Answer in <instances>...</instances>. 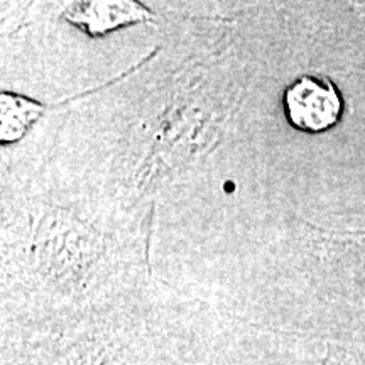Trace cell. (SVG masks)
<instances>
[{
  "label": "cell",
  "instance_id": "obj_1",
  "mask_svg": "<svg viewBox=\"0 0 365 365\" xmlns=\"http://www.w3.org/2000/svg\"><path fill=\"white\" fill-rule=\"evenodd\" d=\"M282 108L294 129L318 134L339 124L344 100L339 88L325 76L303 75L287 85Z\"/></svg>",
  "mask_w": 365,
  "mask_h": 365
},
{
  "label": "cell",
  "instance_id": "obj_2",
  "mask_svg": "<svg viewBox=\"0 0 365 365\" xmlns=\"http://www.w3.org/2000/svg\"><path fill=\"white\" fill-rule=\"evenodd\" d=\"M65 17L91 38H97L122 26L145 22L150 19V12L137 2H78L68 9Z\"/></svg>",
  "mask_w": 365,
  "mask_h": 365
},
{
  "label": "cell",
  "instance_id": "obj_3",
  "mask_svg": "<svg viewBox=\"0 0 365 365\" xmlns=\"http://www.w3.org/2000/svg\"><path fill=\"white\" fill-rule=\"evenodd\" d=\"M0 107H2L0 140L4 144L16 143L17 139H21L26 130L34 124L36 118L44 112V107H41L38 102L11 93V91H2Z\"/></svg>",
  "mask_w": 365,
  "mask_h": 365
},
{
  "label": "cell",
  "instance_id": "obj_4",
  "mask_svg": "<svg viewBox=\"0 0 365 365\" xmlns=\"http://www.w3.org/2000/svg\"><path fill=\"white\" fill-rule=\"evenodd\" d=\"M325 365H354V364L349 362V360H346L345 357L344 359H336L335 355H333V357L330 355V357L327 359V364Z\"/></svg>",
  "mask_w": 365,
  "mask_h": 365
}]
</instances>
